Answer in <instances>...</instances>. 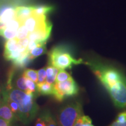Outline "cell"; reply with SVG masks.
<instances>
[{
    "label": "cell",
    "mask_w": 126,
    "mask_h": 126,
    "mask_svg": "<svg viewBox=\"0 0 126 126\" xmlns=\"http://www.w3.org/2000/svg\"><path fill=\"white\" fill-rule=\"evenodd\" d=\"M53 95L57 101L62 102L66 97L76 95L79 92V87L72 77L62 82H55Z\"/></svg>",
    "instance_id": "5b68a950"
},
{
    "label": "cell",
    "mask_w": 126,
    "mask_h": 126,
    "mask_svg": "<svg viewBox=\"0 0 126 126\" xmlns=\"http://www.w3.org/2000/svg\"><path fill=\"white\" fill-rule=\"evenodd\" d=\"M59 70V69L57 68L48 64L46 67V82L50 83V84H54L56 82V77Z\"/></svg>",
    "instance_id": "30bf717a"
},
{
    "label": "cell",
    "mask_w": 126,
    "mask_h": 126,
    "mask_svg": "<svg viewBox=\"0 0 126 126\" xmlns=\"http://www.w3.org/2000/svg\"><path fill=\"white\" fill-rule=\"evenodd\" d=\"M29 34V32L28 31L26 26H25V25L22 24L20 26V27L18 28V31L16 32V35L15 38L18 39V40H22L25 38L28 37V35Z\"/></svg>",
    "instance_id": "5bb4252c"
},
{
    "label": "cell",
    "mask_w": 126,
    "mask_h": 126,
    "mask_svg": "<svg viewBox=\"0 0 126 126\" xmlns=\"http://www.w3.org/2000/svg\"><path fill=\"white\" fill-rule=\"evenodd\" d=\"M46 126H59L57 120V119L54 117L53 114H51V116H50V119L48 120V122H47Z\"/></svg>",
    "instance_id": "d6986e66"
},
{
    "label": "cell",
    "mask_w": 126,
    "mask_h": 126,
    "mask_svg": "<svg viewBox=\"0 0 126 126\" xmlns=\"http://www.w3.org/2000/svg\"><path fill=\"white\" fill-rule=\"evenodd\" d=\"M25 82H26V85L28 88V91H29V94H30V93H33V94H39L37 90V85H36V83L32 81L30 79L26 78Z\"/></svg>",
    "instance_id": "e0dca14e"
},
{
    "label": "cell",
    "mask_w": 126,
    "mask_h": 126,
    "mask_svg": "<svg viewBox=\"0 0 126 126\" xmlns=\"http://www.w3.org/2000/svg\"><path fill=\"white\" fill-rule=\"evenodd\" d=\"M19 48V45L18 39H16L15 37L14 39H8L5 43L4 55L18 50Z\"/></svg>",
    "instance_id": "8fae6325"
},
{
    "label": "cell",
    "mask_w": 126,
    "mask_h": 126,
    "mask_svg": "<svg viewBox=\"0 0 126 126\" xmlns=\"http://www.w3.org/2000/svg\"><path fill=\"white\" fill-rule=\"evenodd\" d=\"M74 126H94L89 116L82 114L77 119Z\"/></svg>",
    "instance_id": "4fadbf2b"
},
{
    "label": "cell",
    "mask_w": 126,
    "mask_h": 126,
    "mask_svg": "<svg viewBox=\"0 0 126 126\" xmlns=\"http://www.w3.org/2000/svg\"><path fill=\"white\" fill-rule=\"evenodd\" d=\"M48 64L59 70L71 69L73 65L83 64L82 59H76L68 48L64 46H57L48 53Z\"/></svg>",
    "instance_id": "3957f363"
},
{
    "label": "cell",
    "mask_w": 126,
    "mask_h": 126,
    "mask_svg": "<svg viewBox=\"0 0 126 126\" xmlns=\"http://www.w3.org/2000/svg\"><path fill=\"white\" fill-rule=\"evenodd\" d=\"M46 44L43 43L42 45L38 46L32 50L29 53V57L32 61L33 60L36 58L42 56L45 53H47L46 47Z\"/></svg>",
    "instance_id": "7c38bea8"
},
{
    "label": "cell",
    "mask_w": 126,
    "mask_h": 126,
    "mask_svg": "<svg viewBox=\"0 0 126 126\" xmlns=\"http://www.w3.org/2000/svg\"><path fill=\"white\" fill-rule=\"evenodd\" d=\"M46 67L41 68L37 71V82L36 84L43 83L46 81Z\"/></svg>",
    "instance_id": "ac0fdd59"
},
{
    "label": "cell",
    "mask_w": 126,
    "mask_h": 126,
    "mask_svg": "<svg viewBox=\"0 0 126 126\" xmlns=\"http://www.w3.org/2000/svg\"><path fill=\"white\" fill-rule=\"evenodd\" d=\"M1 92L18 104L19 111L17 118L23 124L27 125L33 120L38 113L39 107L36 102L37 94L26 92L12 88L7 89L3 88Z\"/></svg>",
    "instance_id": "7a4b0ae2"
},
{
    "label": "cell",
    "mask_w": 126,
    "mask_h": 126,
    "mask_svg": "<svg viewBox=\"0 0 126 126\" xmlns=\"http://www.w3.org/2000/svg\"><path fill=\"white\" fill-rule=\"evenodd\" d=\"M23 75L25 78L30 79L36 83L37 82V71L32 69L27 68L24 70Z\"/></svg>",
    "instance_id": "9a60e30c"
},
{
    "label": "cell",
    "mask_w": 126,
    "mask_h": 126,
    "mask_svg": "<svg viewBox=\"0 0 126 126\" xmlns=\"http://www.w3.org/2000/svg\"><path fill=\"white\" fill-rule=\"evenodd\" d=\"M37 85V90L39 94L42 95H53L54 94V86L53 84L44 82Z\"/></svg>",
    "instance_id": "9c48e42d"
},
{
    "label": "cell",
    "mask_w": 126,
    "mask_h": 126,
    "mask_svg": "<svg viewBox=\"0 0 126 126\" xmlns=\"http://www.w3.org/2000/svg\"><path fill=\"white\" fill-rule=\"evenodd\" d=\"M0 118L7 121L11 124L14 121L18 120L14 113L12 112L11 109L2 98V103L0 107Z\"/></svg>",
    "instance_id": "8992f818"
},
{
    "label": "cell",
    "mask_w": 126,
    "mask_h": 126,
    "mask_svg": "<svg viewBox=\"0 0 126 126\" xmlns=\"http://www.w3.org/2000/svg\"><path fill=\"white\" fill-rule=\"evenodd\" d=\"M84 63L90 67L106 88L115 106L119 108H126V77L123 72L98 61Z\"/></svg>",
    "instance_id": "6da1fadb"
},
{
    "label": "cell",
    "mask_w": 126,
    "mask_h": 126,
    "mask_svg": "<svg viewBox=\"0 0 126 126\" xmlns=\"http://www.w3.org/2000/svg\"><path fill=\"white\" fill-rule=\"evenodd\" d=\"M82 114L81 103L74 102L68 104L59 111L57 120L59 126H74L77 119Z\"/></svg>",
    "instance_id": "277c9868"
},
{
    "label": "cell",
    "mask_w": 126,
    "mask_h": 126,
    "mask_svg": "<svg viewBox=\"0 0 126 126\" xmlns=\"http://www.w3.org/2000/svg\"><path fill=\"white\" fill-rule=\"evenodd\" d=\"M1 103H2V99H1V90H0V107H1Z\"/></svg>",
    "instance_id": "7402d4cb"
},
{
    "label": "cell",
    "mask_w": 126,
    "mask_h": 126,
    "mask_svg": "<svg viewBox=\"0 0 126 126\" xmlns=\"http://www.w3.org/2000/svg\"><path fill=\"white\" fill-rule=\"evenodd\" d=\"M109 126H126V122L123 123H120L116 122V120L114 121L113 123H111Z\"/></svg>",
    "instance_id": "44dd1931"
},
{
    "label": "cell",
    "mask_w": 126,
    "mask_h": 126,
    "mask_svg": "<svg viewBox=\"0 0 126 126\" xmlns=\"http://www.w3.org/2000/svg\"><path fill=\"white\" fill-rule=\"evenodd\" d=\"M16 18L15 8L7 7L0 11V26L5 25Z\"/></svg>",
    "instance_id": "52a82bcc"
},
{
    "label": "cell",
    "mask_w": 126,
    "mask_h": 126,
    "mask_svg": "<svg viewBox=\"0 0 126 126\" xmlns=\"http://www.w3.org/2000/svg\"><path fill=\"white\" fill-rule=\"evenodd\" d=\"M71 77H72L71 76V75L68 72L65 71V70H60L56 77V82H62L66 81V80L70 78Z\"/></svg>",
    "instance_id": "2e32d148"
},
{
    "label": "cell",
    "mask_w": 126,
    "mask_h": 126,
    "mask_svg": "<svg viewBox=\"0 0 126 126\" xmlns=\"http://www.w3.org/2000/svg\"><path fill=\"white\" fill-rule=\"evenodd\" d=\"M35 7H17L15 8L16 18L19 19L25 20L28 16H29L33 12Z\"/></svg>",
    "instance_id": "ba28073f"
},
{
    "label": "cell",
    "mask_w": 126,
    "mask_h": 126,
    "mask_svg": "<svg viewBox=\"0 0 126 126\" xmlns=\"http://www.w3.org/2000/svg\"><path fill=\"white\" fill-rule=\"evenodd\" d=\"M11 123L8 122L7 121L0 118V126H10Z\"/></svg>",
    "instance_id": "ffe728a7"
}]
</instances>
